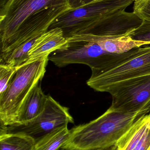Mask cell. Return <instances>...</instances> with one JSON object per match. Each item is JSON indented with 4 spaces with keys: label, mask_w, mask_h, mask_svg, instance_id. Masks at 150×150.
<instances>
[{
    "label": "cell",
    "mask_w": 150,
    "mask_h": 150,
    "mask_svg": "<svg viewBox=\"0 0 150 150\" xmlns=\"http://www.w3.org/2000/svg\"><path fill=\"white\" fill-rule=\"evenodd\" d=\"M142 116L117 112L109 108L95 120L71 129L69 137L62 147L87 150L116 145Z\"/></svg>",
    "instance_id": "obj_2"
},
{
    "label": "cell",
    "mask_w": 150,
    "mask_h": 150,
    "mask_svg": "<svg viewBox=\"0 0 150 150\" xmlns=\"http://www.w3.org/2000/svg\"><path fill=\"white\" fill-rule=\"evenodd\" d=\"M67 44L50 54L48 61L59 68L70 64H83L92 70L102 68L116 54L106 52L97 42L67 40Z\"/></svg>",
    "instance_id": "obj_7"
},
{
    "label": "cell",
    "mask_w": 150,
    "mask_h": 150,
    "mask_svg": "<svg viewBox=\"0 0 150 150\" xmlns=\"http://www.w3.org/2000/svg\"><path fill=\"white\" fill-rule=\"evenodd\" d=\"M68 0H9L0 11V48L8 52L48 30Z\"/></svg>",
    "instance_id": "obj_1"
},
{
    "label": "cell",
    "mask_w": 150,
    "mask_h": 150,
    "mask_svg": "<svg viewBox=\"0 0 150 150\" xmlns=\"http://www.w3.org/2000/svg\"><path fill=\"white\" fill-rule=\"evenodd\" d=\"M48 95L43 112L26 123L6 126L0 124V135L4 134L20 135L31 137L35 143L52 131L63 126L74 123L69 109Z\"/></svg>",
    "instance_id": "obj_6"
},
{
    "label": "cell",
    "mask_w": 150,
    "mask_h": 150,
    "mask_svg": "<svg viewBox=\"0 0 150 150\" xmlns=\"http://www.w3.org/2000/svg\"><path fill=\"white\" fill-rule=\"evenodd\" d=\"M35 142L31 137L20 135H0V150H34Z\"/></svg>",
    "instance_id": "obj_16"
},
{
    "label": "cell",
    "mask_w": 150,
    "mask_h": 150,
    "mask_svg": "<svg viewBox=\"0 0 150 150\" xmlns=\"http://www.w3.org/2000/svg\"><path fill=\"white\" fill-rule=\"evenodd\" d=\"M58 150H77L71 149H67V148H63L61 147ZM87 150H117L116 145H112V146H109V147H105V148H98V149H92Z\"/></svg>",
    "instance_id": "obj_21"
},
{
    "label": "cell",
    "mask_w": 150,
    "mask_h": 150,
    "mask_svg": "<svg viewBox=\"0 0 150 150\" xmlns=\"http://www.w3.org/2000/svg\"><path fill=\"white\" fill-rule=\"evenodd\" d=\"M97 42L106 52L116 54L125 53L134 48L149 45L146 42L134 40L128 35Z\"/></svg>",
    "instance_id": "obj_13"
},
{
    "label": "cell",
    "mask_w": 150,
    "mask_h": 150,
    "mask_svg": "<svg viewBox=\"0 0 150 150\" xmlns=\"http://www.w3.org/2000/svg\"><path fill=\"white\" fill-rule=\"evenodd\" d=\"M48 61V56L28 61L17 70L0 97V124L8 126L17 123L27 97L45 75Z\"/></svg>",
    "instance_id": "obj_4"
},
{
    "label": "cell",
    "mask_w": 150,
    "mask_h": 150,
    "mask_svg": "<svg viewBox=\"0 0 150 150\" xmlns=\"http://www.w3.org/2000/svg\"><path fill=\"white\" fill-rule=\"evenodd\" d=\"M115 145L117 150H148L150 147V114L137 120Z\"/></svg>",
    "instance_id": "obj_10"
},
{
    "label": "cell",
    "mask_w": 150,
    "mask_h": 150,
    "mask_svg": "<svg viewBox=\"0 0 150 150\" xmlns=\"http://www.w3.org/2000/svg\"><path fill=\"white\" fill-rule=\"evenodd\" d=\"M40 36L24 42L7 53L0 54V64L20 67L27 62L29 60V51Z\"/></svg>",
    "instance_id": "obj_15"
},
{
    "label": "cell",
    "mask_w": 150,
    "mask_h": 150,
    "mask_svg": "<svg viewBox=\"0 0 150 150\" xmlns=\"http://www.w3.org/2000/svg\"><path fill=\"white\" fill-rule=\"evenodd\" d=\"M113 111L145 115L150 112V75L128 80L108 91Z\"/></svg>",
    "instance_id": "obj_8"
},
{
    "label": "cell",
    "mask_w": 150,
    "mask_h": 150,
    "mask_svg": "<svg viewBox=\"0 0 150 150\" xmlns=\"http://www.w3.org/2000/svg\"><path fill=\"white\" fill-rule=\"evenodd\" d=\"M132 39L150 45V20H142L141 24L129 34Z\"/></svg>",
    "instance_id": "obj_18"
},
{
    "label": "cell",
    "mask_w": 150,
    "mask_h": 150,
    "mask_svg": "<svg viewBox=\"0 0 150 150\" xmlns=\"http://www.w3.org/2000/svg\"><path fill=\"white\" fill-rule=\"evenodd\" d=\"M21 66L0 64V97L6 91L10 82Z\"/></svg>",
    "instance_id": "obj_17"
},
{
    "label": "cell",
    "mask_w": 150,
    "mask_h": 150,
    "mask_svg": "<svg viewBox=\"0 0 150 150\" xmlns=\"http://www.w3.org/2000/svg\"><path fill=\"white\" fill-rule=\"evenodd\" d=\"M96 0H68L70 9H75L87 5Z\"/></svg>",
    "instance_id": "obj_20"
},
{
    "label": "cell",
    "mask_w": 150,
    "mask_h": 150,
    "mask_svg": "<svg viewBox=\"0 0 150 150\" xmlns=\"http://www.w3.org/2000/svg\"><path fill=\"white\" fill-rule=\"evenodd\" d=\"M136 1H138V0H136Z\"/></svg>",
    "instance_id": "obj_24"
},
{
    "label": "cell",
    "mask_w": 150,
    "mask_h": 150,
    "mask_svg": "<svg viewBox=\"0 0 150 150\" xmlns=\"http://www.w3.org/2000/svg\"><path fill=\"white\" fill-rule=\"evenodd\" d=\"M70 135L68 125L56 129L36 142L34 150H58L66 142Z\"/></svg>",
    "instance_id": "obj_14"
},
{
    "label": "cell",
    "mask_w": 150,
    "mask_h": 150,
    "mask_svg": "<svg viewBox=\"0 0 150 150\" xmlns=\"http://www.w3.org/2000/svg\"><path fill=\"white\" fill-rule=\"evenodd\" d=\"M9 0H0V11L3 9Z\"/></svg>",
    "instance_id": "obj_22"
},
{
    "label": "cell",
    "mask_w": 150,
    "mask_h": 150,
    "mask_svg": "<svg viewBox=\"0 0 150 150\" xmlns=\"http://www.w3.org/2000/svg\"><path fill=\"white\" fill-rule=\"evenodd\" d=\"M136 0H96L75 9L66 11L57 17L48 30L61 29L66 39L87 34L104 18L125 11Z\"/></svg>",
    "instance_id": "obj_5"
},
{
    "label": "cell",
    "mask_w": 150,
    "mask_h": 150,
    "mask_svg": "<svg viewBox=\"0 0 150 150\" xmlns=\"http://www.w3.org/2000/svg\"><path fill=\"white\" fill-rule=\"evenodd\" d=\"M45 95L41 89V85L37 84L32 90L26 100L20 112L17 123H26L36 118L45 109L47 100Z\"/></svg>",
    "instance_id": "obj_12"
},
{
    "label": "cell",
    "mask_w": 150,
    "mask_h": 150,
    "mask_svg": "<svg viewBox=\"0 0 150 150\" xmlns=\"http://www.w3.org/2000/svg\"><path fill=\"white\" fill-rule=\"evenodd\" d=\"M133 9V12L142 20H150V0L136 1Z\"/></svg>",
    "instance_id": "obj_19"
},
{
    "label": "cell",
    "mask_w": 150,
    "mask_h": 150,
    "mask_svg": "<svg viewBox=\"0 0 150 150\" xmlns=\"http://www.w3.org/2000/svg\"><path fill=\"white\" fill-rule=\"evenodd\" d=\"M148 150H150V148H149V149H148Z\"/></svg>",
    "instance_id": "obj_23"
},
{
    "label": "cell",
    "mask_w": 150,
    "mask_h": 150,
    "mask_svg": "<svg viewBox=\"0 0 150 150\" xmlns=\"http://www.w3.org/2000/svg\"><path fill=\"white\" fill-rule=\"evenodd\" d=\"M142 22L134 12L124 11L104 18L89 34L74 35L67 40L97 42L128 36Z\"/></svg>",
    "instance_id": "obj_9"
},
{
    "label": "cell",
    "mask_w": 150,
    "mask_h": 150,
    "mask_svg": "<svg viewBox=\"0 0 150 150\" xmlns=\"http://www.w3.org/2000/svg\"><path fill=\"white\" fill-rule=\"evenodd\" d=\"M150 75V46L137 47L117 54L102 68L92 70L87 85L99 92L130 79Z\"/></svg>",
    "instance_id": "obj_3"
},
{
    "label": "cell",
    "mask_w": 150,
    "mask_h": 150,
    "mask_svg": "<svg viewBox=\"0 0 150 150\" xmlns=\"http://www.w3.org/2000/svg\"><path fill=\"white\" fill-rule=\"evenodd\" d=\"M67 42L61 29L55 28L48 30L35 41L29 51L28 61L48 56L53 52L61 48Z\"/></svg>",
    "instance_id": "obj_11"
}]
</instances>
